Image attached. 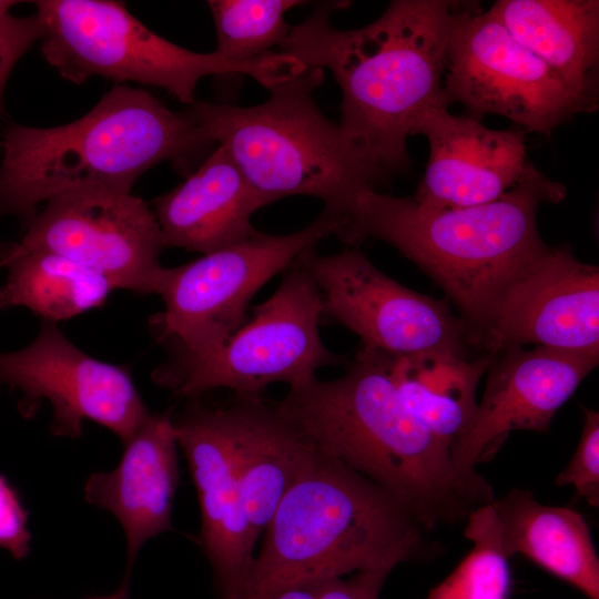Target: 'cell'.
<instances>
[{"instance_id": "1", "label": "cell", "mask_w": 599, "mask_h": 599, "mask_svg": "<svg viewBox=\"0 0 599 599\" xmlns=\"http://www.w3.org/2000/svg\"><path fill=\"white\" fill-rule=\"evenodd\" d=\"M347 3L316 4L291 26L280 52L329 70L342 91L338 125L346 139L386 173L404 170L416 118L434 105L448 108L443 92L447 49L464 3L394 0L369 24L336 29L331 14Z\"/></svg>"}, {"instance_id": "2", "label": "cell", "mask_w": 599, "mask_h": 599, "mask_svg": "<svg viewBox=\"0 0 599 599\" xmlns=\"http://www.w3.org/2000/svg\"><path fill=\"white\" fill-rule=\"evenodd\" d=\"M276 404L322 451L386 490L426 530L495 499L485 478L458 474L450 449L407 408L386 353L362 346L344 375L290 388Z\"/></svg>"}, {"instance_id": "3", "label": "cell", "mask_w": 599, "mask_h": 599, "mask_svg": "<svg viewBox=\"0 0 599 599\" xmlns=\"http://www.w3.org/2000/svg\"><path fill=\"white\" fill-rule=\"evenodd\" d=\"M566 194L532 163L500 199L474 206L427 207L364 190L334 234L349 245L378 238L397 248L453 301L478 345L505 294L549 248L537 227L539 205Z\"/></svg>"}, {"instance_id": "4", "label": "cell", "mask_w": 599, "mask_h": 599, "mask_svg": "<svg viewBox=\"0 0 599 599\" xmlns=\"http://www.w3.org/2000/svg\"><path fill=\"white\" fill-rule=\"evenodd\" d=\"M213 144L187 110L174 112L143 89L116 84L64 125L10 124L0 141V219L30 222L40 203L80 187L131 192L150 167L186 171Z\"/></svg>"}, {"instance_id": "5", "label": "cell", "mask_w": 599, "mask_h": 599, "mask_svg": "<svg viewBox=\"0 0 599 599\" xmlns=\"http://www.w3.org/2000/svg\"><path fill=\"white\" fill-rule=\"evenodd\" d=\"M425 531L386 490L318 448L264 530L243 599H268L303 580L394 569L424 554Z\"/></svg>"}, {"instance_id": "6", "label": "cell", "mask_w": 599, "mask_h": 599, "mask_svg": "<svg viewBox=\"0 0 599 599\" xmlns=\"http://www.w3.org/2000/svg\"><path fill=\"white\" fill-rule=\"evenodd\" d=\"M324 72L306 65L275 83L254 106L195 102L189 111L222 145L251 185L272 202L309 195L338 221L355 196L375 190L386 172L357 150L317 106Z\"/></svg>"}, {"instance_id": "7", "label": "cell", "mask_w": 599, "mask_h": 599, "mask_svg": "<svg viewBox=\"0 0 599 599\" xmlns=\"http://www.w3.org/2000/svg\"><path fill=\"white\" fill-rule=\"evenodd\" d=\"M44 60L65 80L92 77L159 87L193 105L197 82L207 75H248L267 90L304 65L283 52L248 62L217 52L199 53L151 31L113 0L35 1Z\"/></svg>"}, {"instance_id": "8", "label": "cell", "mask_w": 599, "mask_h": 599, "mask_svg": "<svg viewBox=\"0 0 599 599\" xmlns=\"http://www.w3.org/2000/svg\"><path fill=\"white\" fill-rule=\"evenodd\" d=\"M321 322V293L294 262L275 293L222 345L196 356L170 355L152 378L186 400L217 388L260 396L274 383L302 386L319 368L343 363L323 343Z\"/></svg>"}, {"instance_id": "9", "label": "cell", "mask_w": 599, "mask_h": 599, "mask_svg": "<svg viewBox=\"0 0 599 599\" xmlns=\"http://www.w3.org/2000/svg\"><path fill=\"white\" fill-rule=\"evenodd\" d=\"M337 220L322 212L295 233H257L238 244L167 268L163 309L149 319L171 356H196L222 345L246 322L253 296L304 252L334 234Z\"/></svg>"}, {"instance_id": "10", "label": "cell", "mask_w": 599, "mask_h": 599, "mask_svg": "<svg viewBox=\"0 0 599 599\" xmlns=\"http://www.w3.org/2000/svg\"><path fill=\"white\" fill-rule=\"evenodd\" d=\"M443 92L471 115L497 114L545 135L582 106L558 77L518 43L493 11L463 4L449 37Z\"/></svg>"}, {"instance_id": "11", "label": "cell", "mask_w": 599, "mask_h": 599, "mask_svg": "<svg viewBox=\"0 0 599 599\" xmlns=\"http://www.w3.org/2000/svg\"><path fill=\"white\" fill-rule=\"evenodd\" d=\"M295 264L321 293L322 322L345 326L364 347L389 355L466 354V346L475 344L473 331L453 314L447 301L403 286L357 250L321 255L312 248Z\"/></svg>"}, {"instance_id": "12", "label": "cell", "mask_w": 599, "mask_h": 599, "mask_svg": "<svg viewBox=\"0 0 599 599\" xmlns=\"http://www.w3.org/2000/svg\"><path fill=\"white\" fill-rule=\"evenodd\" d=\"M14 243L78 262L115 290L159 295L167 274L160 263L164 245L153 210L116 189L80 187L51 197Z\"/></svg>"}, {"instance_id": "13", "label": "cell", "mask_w": 599, "mask_h": 599, "mask_svg": "<svg viewBox=\"0 0 599 599\" xmlns=\"http://www.w3.org/2000/svg\"><path fill=\"white\" fill-rule=\"evenodd\" d=\"M0 383L21 393L26 418L49 402L55 436L75 439L89 420L123 443L150 415L126 367L88 355L51 322H42L28 346L0 353Z\"/></svg>"}, {"instance_id": "14", "label": "cell", "mask_w": 599, "mask_h": 599, "mask_svg": "<svg viewBox=\"0 0 599 599\" xmlns=\"http://www.w3.org/2000/svg\"><path fill=\"white\" fill-rule=\"evenodd\" d=\"M599 352L535 346L498 354L473 418L450 448L465 478H484L477 465L488 461L515 430L546 433L558 409L597 367Z\"/></svg>"}, {"instance_id": "15", "label": "cell", "mask_w": 599, "mask_h": 599, "mask_svg": "<svg viewBox=\"0 0 599 599\" xmlns=\"http://www.w3.org/2000/svg\"><path fill=\"white\" fill-rule=\"evenodd\" d=\"M173 424L197 494V542L220 599H243L258 539L246 515L222 407L189 399L173 412Z\"/></svg>"}, {"instance_id": "16", "label": "cell", "mask_w": 599, "mask_h": 599, "mask_svg": "<svg viewBox=\"0 0 599 599\" xmlns=\"http://www.w3.org/2000/svg\"><path fill=\"white\" fill-rule=\"evenodd\" d=\"M599 352V268L550 247L511 285L478 346Z\"/></svg>"}, {"instance_id": "17", "label": "cell", "mask_w": 599, "mask_h": 599, "mask_svg": "<svg viewBox=\"0 0 599 599\" xmlns=\"http://www.w3.org/2000/svg\"><path fill=\"white\" fill-rule=\"evenodd\" d=\"M422 134L429 159L414 199L427 207L494 202L518 185L530 166L524 130H494L479 119L454 115L441 104L424 110L410 135Z\"/></svg>"}, {"instance_id": "18", "label": "cell", "mask_w": 599, "mask_h": 599, "mask_svg": "<svg viewBox=\"0 0 599 599\" xmlns=\"http://www.w3.org/2000/svg\"><path fill=\"white\" fill-rule=\"evenodd\" d=\"M115 468L92 474L84 485L87 502L111 512L126 540L128 575L142 546L172 530L171 511L179 485L177 439L173 410L150 414L123 441Z\"/></svg>"}, {"instance_id": "19", "label": "cell", "mask_w": 599, "mask_h": 599, "mask_svg": "<svg viewBox=\"0 0 599 599\" xmlns=\"http://www.w3.org/2000/svg\"><path fill=\"white\" fill-rule=\"evenodd\" d=\"M222 410L246 515L258 539L318 448L276 402L261 395H235Z\"/></svg>"}, {"instance_id": "20", "label": "cell", "mask_w": 599, "mask_h": 599, "mask_svg": "<svg viewBox=\"0 0 599 599\" xmlns=\"http://www.w3.org/2000/svg\"><path fill=\"white\" fill-rule=\"evenodd\" d=\"M270 203L217 145L183 183L154 199L152 210L164 247L204 255L256 235L251 217Z\"/></svg>"}, {"instance_id": "21", "label": "cell", "mask_w": 599, "mask_h": 599, "mask_svg": "<svg viewBox=\"0 0 599 599\" xmlns=\"http://www.w3.org/2000/svg\"><path fill=\"white\" fill-rule=\"evenodd\" d=\"M490 10L518 43L558 77L583 112L597 109L598 0H499Z\"/></svg>"}, {"instance_id": "22", "label": "cell", "mask_w": 599, "mask_h": 599, "mask_svg": "<svg viewBox=\"0 0 599 599\" xmlns=\"http://www.w3.org/2000/svg\"><path fill=\"white\" fill-rule=\"evenodd\" d=\"M491 505L510 558L520 554L587 598L599 599V559L578 511L544 505L521 488H512Z\"/></svg>"}, {"instance_id": "23", "label": "cell", "mask_w": 599, "mask_h": 599, "mask_svg": "<svg viewBox=\"0 0 599 599\" xmlns=\"http://www.w3.org/2000/svg\"><path fill=\"white\" fill-rule=\"evenodd\" d=\"M496 354L475 359L466 354L429 351L388 354V374L407 408L449 449L477 407V388Z\"/></svg>"}, {"instance_id": "24", "label": "cell", "mask_w": 599, "mask_h": 599, "mask_svg": "<svg viewBox=\"0 0 599 599\" xmlns=\"http://www.w3.org/2000/svg\"><path fill=\"white\" fill-rule=\"evenodd\" d=\"M0 311L26 307L43 322L57 323L101 306L114 286L98 272L60 254L0 246Z\"/></svg>"}, {"instance_id": "25", "label": "cell", "mask_w": 599, "mask_h": 599, "mask_svg": "<svg viewBox=\"0 0 599 599\" xmlns=\"http://www.w3.org/2000/svg\"><path fill=\"white\" fill-rule=\"evenodd\" d=\"M464 535L473 544L470 551L426 599H509L510 557L491 502L469 514Z\"/></svg>"}, {"instance_id": "26", "label": "cell", "mask_w": 599, "mask_h": 599, "mask_svg": "<svg viewBox=\"0 0 599 599\" xmlns=\"http://www.w3.org/2000/svg\"><path fill=\"white\" fill-rule=\"evenodd\" d=\"M305 3L298 0H211L216 49L223 58L248 62L280 47L290 32L286 12Z\"/></svg>"}, {"instance_id": "27", "label": "cell", "mask_w": 599, "mask_h": 599, "mask_svg": "<svg viewBox=\"0 0 599 599\" xmlns=\"http://www.w3.org/2000/svg\"><path fill=\"white\" fill-rule=\"evenodd\" d=\"M570 485L591 507H599V413L583 407V427L576 450L555 480Z\"/></svg>"}, {"instance_id": "28", "label": "cell", "mask_w": 599, "mask_h": 599, "mask_svg": "<svg viewBox=\"0 0 599 599\" xmlns=\"http://www.w3.org/2000/svg\"><path fill=\"white\" fill-rule=\"evenodd\" d=\"M41 23L34 13L14 17L11 13L0 18V113L7 81L22 55L41 39Z\"/></svg>"}, {"instance_id": "29", "label": "cell", "mask_w": 599, "mask_h": 599, "mask_svg": "<svg viewBox=\"0 0 599 599\" xmlns=\"http://www.w3.org/2000/svg\"><path fill=\"white\" fill-rule=\"evenodd\" d=\"M30 541L28 511L17 489L0 474V548L20 560L28 555Z\"/></svg>"}, {"instance_id": "30", "label": "cell", "mask_w": 599, "mask_h": 599, "mask_svg": "<svg viewBox=\"0 0 599 599\" xmlns=\"http://www.w3.org/2000/svg\"><path fill=\"white\" fill-rule=\"evenodd\" d=\"M393 569L359 570L328 579L319 599H378L385 580Z\"/></svg>"}, {"instance_id": "31", "label": "cell", "mask_w": 599, "mask_h": 599, "mask_svg": "<svg viewBox=\"0 0 599 599\" xmlns=\"http://www.w3.org/2000/svg\"><path fill=\"white\" fill-rule=\"evenodd\" d=\"M328 579L297 581L281 588L268 599H319L324 585Z\"/></svg>"}, {"instance_id": "32", "label": "cell", "mask_w": 599, "mask_h": 599, "mask_svg": "<svg viewBox=\"0 0 599 599\" xmlns=\"http://www.w3.org/2000/svg\"><path fill=\"white\" fill-rule=\"evenodd\" d=\"M20 1L0 0V18L10 13V9Z\"/></svg>"}, {"instance_id": "33", "label": "cell", "mask_w": 599, "mask_h": 599, "mask_svg": "<svg viewBox=\"0 0 599 599\" xmlns=\"http://www.w3.org/2000/svg\"><path fill=\"white\" fill-rule=\"evenodd\" d=\"M90 599H128V591L125 588H120L119 591H116L113 595L110 596H103V597H97V598H90Z\"/></svg>"}]
</instances>
